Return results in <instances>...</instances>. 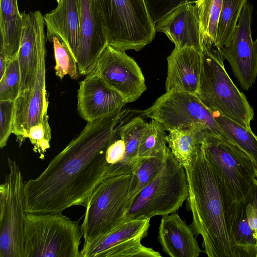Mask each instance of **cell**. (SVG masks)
<instances>
[{
    "label": "cell",
    "instance_id": "obj_1",
    "mask_svg": "<svg viewBox=\"0 0 257 257\" xmlns=\"http://www.w3.org/2000/svg\"><path fill=\"white\" fill-rule=\"evenodd\" d=\"M122 110L88 122L37 177L25 182L26 213H61L86 207L104 178L106 149Z\"/></svg>",
    "mask_w": 257,
    "mask_h": 257
},
{
    "label": "cell",
    "instance_id": "obj_2",
    "mask_svg": "<svg viewBox=\"0 0 257 257\" xmlns=\"http://www.w3.org/2000/svg\"><path fill=\"white\" fill-rule=\"evenodd\" d=\"M187 205L192 215L190 225L201 235L208 257H241L231 230L234 203L206 158L201 145L185 170Z\"/></svg>",
    "mask_w": 257,
    "mask_h": 257
},
{
    "label": "cell",
    "instance_id": "obj_3",
    "mask_svg": "<svg viewBox=\"0 0 257 257\" xmlns=\"http://www.w3.org/2000/svg\"><path fill=\"white\" fill-rule=\"evenodd\" d=\"M201 53V70L196 95L210 109L219 112L251 131L253 108L226 72L219 48L203 46Z\"/></svg>",
    "mask_w": 257,
    "mask_h": 257
},
{
    "label": "cell",
    "instance_id": "obj_4",
    "mask_svg": "<svg viewBox=\"0 0 257 257\" xmlns=\"http://www.w3.org/2000/svg\"><path fill=\"white\" fill-rule=\"evenodd\" d=\"M79 220L61 213H26L24 257H81Z\"/></svg>",
    "mask_w": 257,
    "mask_h": 257
},
{
    "label": "cell",
    "instance_id": "obj_5",
    "mask_svg": "<svg viewBox=\"0 0 257 257\" xmlns=\"http://www.w3.org/2000/svg\"><path fill=\"white\" fill-rule=\"evenodd\" d=\"M108 45L125 51H139L151 43L155 24L145 0H94Z\"/></svg>",
    "mask_w": 257,
    "mask_h": 257
},
{
    "label": "cell",
    "instance_id": "obj_6",
    "mask_svg": "<svg viewBox=\"0 0 257 257\" xmlns=\"http://www.w3.org/2000/svg\"><path fill=\"white\" fill-rule=\"evenodd\" d=\"M132 174L103 179L92 192L81 226L86 245L108 233L126 219L134 197Z\"/></svg>",
    "mask_w": 257,
    "mask_h": 257
},
{
    "label": "cell",
    "instance_id": "obj_7",
    "mask_svg": "<svg viewBox=\"0 0 257 257\" xmlns=\"http://www.w3.org/2000/svg\"><path fill=\"white\" fill-rule=\"evenodd\" d=\"M204 154L234 203L246 204L251 197L257 166L235 144L205 131Z\"/></svg>",
    "mask_w": 257,
    "mask_h": 257
},
{
    "label": "cell",
    "instance_id": "obj_8",
    "mask_svg": "<svg viewBox=\"0 0 257 257\" xmlns=\"http://www.w3.org/2000/svg\"><path fill=\"white\" fill-rule=\"evenodd\" d=\"M188 197L186 171L169 149L161 172L135 197L126 219H151L176 212Z\"/></svg>",
    "mask_w": 257,
    "mask_h": 257
},
{
    "label": "cell",
    "instance_id": "obj_9",
    "mask_svg": "<svg viewBox=\"0 0 257 257\" xmlns=\"http://www.w3.org/2000/svg\"><path fill=\"white\" fill-rule=\"evenodd\" d=\"M141 111L144 117L158 122L165 131L200 125L206 131L234 143L218 124L212 110L201 101L196 94L166 92L151 106Z\"/></svg>",
    "mask_w": 257,
    "mask_h": 257
},
{
    "label": "cell",
    "instance_id": "obj_10",
    "mask_svg": "<svg viewBox=\"0 0 257 257\" xmlns=\"http://www.w3.org/2000/svg\"><path fill=\"white\" fill-rule=\"evenodd\" d=\"M8 165L0 185V257H24L25 182L15 161L8 158Z\"/></svg>",
    "mask_w": 257,
    "mask_h": 257
},
{
    "label": "cell",
    "instance_id": "obj_11",
    "mask_svg": "<svg viewBox=\"0 0 257 257\" xmlns=\"http://www.w3.org/2000/svg\"><path fill=\"white\" fill-rule=\"evenodd\" d=\"M144 117L141 111L122 110L106 150L104 178L132 174L138 166L140 141L146 123Z\"/></svg>",
    "mask_w": 257,
    "mask_h": 257
},
{
    "label": "cell",
    "instance_id": "obj_12",
    "mask_svg": "<svg viewBox=\"0 0 257 257\" xmlns=\"http://www.w3.org/2000/svg\"><path fill=\"white\" fill-rule=\"evenodd\" d=\"M150 218L125 219L108 233L82 247L81 257H161L141 243L148 234Z\"/></svg>",
    "mask_w": 257,
    "mask_h": 257
},
{
    "label": "cell",
    "instance_id": "obj_13",
    "mask_svg": "<svg viewBox=\"0 0 257 257\" xmlns=\"http://www.w3.org/2000/svg\"><path fill=\"white\" fill-rule=\"evenodd\" d=\"M46 54L45 47L39 55L34 85L20 91L14 101L13 134L16 136L19 146L28 138L33 126L41 123L50 127L46 89Z\"/></svg>",
    "mask_w": 257,
    "mask_h": 257
},
{
    "label": "cell",
    "instance_id": "obj_14",
    "mask_svg": "<svg viewBox=\"0 0 257 257\" xmlns=\"http://www.w3.org/2000/svg\"><path fill=\"white\" fill-rule=\"evenodd\" d=\"M126 103L138 99L147 89L142 71L136 61L124 51L107 45L94 68Z\"/></svg>",
    "mask_w": 257,
    "mask_h": 257
},
{
    "label": "cell",
    "instance_id": "obj_15",
    "mask_svg": "<svg viewBox=\"0 0 257 257\" xmlns=\"http://www.w3.org/2000/svg\"><path fill=\"white\" fill-rule=\"evenodd\" d=\"M252 6L244 5L231 42L219 49L241 87L247 90L257 77V55L251 38Z\"/></svg>",
    "mask_w": 257,
    "mask_h": 257
},
{
    "label": "cell",
    "instance_id": "obj_16",
    "mask_svg": "<svg viewBox=\"0 0 257 257\" xmlns=\"http://www.w3.org/2000/svg\"><path fill=\"white\" fill-rule=\"evenodd\" d=\"M126 103L122 95L108 84L95 69L79 82L77 109L87 122L120 111Z\"/></svg>",
    "mask_w": 257,
    "mask_h": 257
},
{
    "label": "cell",
    "instance_id": "obj_17",
    "mask_svg": "<svg viewBox=\"0 0 257 257\" xmlns=\"http://www.w3.org/2000/svg\"><path fill=\"white\" fill-rule=\"evenodd\" d=\"M80 41L77 63L81 75L94 69L108 45L102 20L94 0H79Z\"/></svg>",
    "mask_w": 257,
    "mask_h": 257
},
{
    "label": "cell",
    "instance_id": "obj_18",
    "mask_svg": "<svg viewBox=\"0 0 257 257\" xmlns=\"http://www.w3.org/2000/svg\"><path fill=\"white\" fill-rule=\"evenodd\" d=\"M23 28L18 55L21 71L20 91L32 87L36 79L39 54L46 47L44 16L40 11L22 13Z\"/></svg>",
    "mask_w": 257,
    "mask_h": 257
},
{
    "label": "cell",
    "instance_id": "obj_19",
    "mask_svg": "<svg viewBox=\"0 0 257 257\" xmlns=\"http://www.w3.org/2000/svg\"><path fill=\"white\" fill-rule=\"evenodd\" d=\"M166 92L196 94L201 70V53L190 47L175 46L167 57Z\"/></svg>",
    "mask_w": 257,
    "mask_h": 257
},
{
    "label": "cell",
    "instance_id": "obj_20",
    "mask_svg": "<svg viewBox=\"0 0 257 257\" xmlns=\"http://www.w3.org/2000/svg\"><path fill=\"white\" fill-rule=\"evenodd\" d=\"M176 47L193 48L202 52L199 20L195 3L182 4L155 24Z\"/></svg>",
    "mask_w": 257,
    "mask_h": 257
},
{
    "label": "cell",
    "instance_id": "obj_21",
    "mask_svg": "<svg viewBox=\"0 0 257 257\" xmlns=\"http://www.w3.org/2000/svg\"><path fill=\"white\" fill-rule=\"evenodd\" d=\"M46 41L59 37L77 62L80 41L79 0H57V7L44 15Z\"/></svg>",
    "mask_w": 257,
    "mask_h": 257
},
{
    "label": "cell",
    "instance_id": "obj_22",
    "mask_svg": "<svg viewBox=\"0 0 257 257\" xmlns=\"http://www.w3.org/2000/svg\"><path fill=\"white\" fill-rule=\"evenodd\" d=\"M158 239L163 251L171 257H198L203 251L191 227L176 212L162 216Z\"/></svg>",
    "mask_w": 257,
    "mask_h": 257
},
{
    "label": "cell",
    "instance_id": "obj_23",
    "mask_svg": "<svg viewBox=\"0 0 257 257\" xmlns=\"http://www.w3.org/2000/svg\"><path fill=\"white\" fill-rule=\"evenodd\" d=\"M23 28V18L17 0H0V46L9 62L18 55Z\"/></svg>",
    "mask_w": 257,
    "mask_h": 257
},
{
    "label": "cell",
    "instance_id": "obj_24",
    "mask_svg": "<svg viewBox=\"0 0 257 257\" xmlns=\"http://www.w3.org/2000/svg\"><path fill=\"white\" fill-rule=\"evenodd\" d=\"M205 131L200 125L169 131L166 137L169 148L185 170L190 166L194 156L202 145Z\"/></svg>",
    "mask_w": 257,
    "mask_h": 257
},
{
    "label": "cell",
    "instance_id": "obj_25",
    "mask_svg": "<svg viewBox=\"0 0 257 257\" xmlns=\"http://www.w3.org/2000/svg\"><path fill=\"white\" fill-rule=\"evenodd\" d=\"M223 0H198L195 3L199 24L201 48L216 46Z\"/></svg>",
    "mask_w": 257,
    "mask_h": 257
},
{
    "label": "cell",
    "instance_id": "obj_26",
    "mask_svg": "<svg viewBox=\"0 0 257 257\" xmlns=\"http://www.w3.org/2000/svg\"><path fill=\"white\" fill-rule=\"evenodd\" d=\"M246 204L235 203L231 219L232 233L236 239L241 257H256L257 248L254 231L246 215Z\"/></svg>",
    "mask_w": 257,
    "mask_h": 257
},
{
    "label": "cell",
    "instance_id": "obj_27",
    "mask_svg": "<svg viewBox=\"0 0 257 257\" xmlns=\"http://www.w3.org/2000/svg\"><path fill=\"white\" fill-rule=\"evenodd\" d=\"M212 110L215 119L224 133L252 159L257 166V136L252 131L247 130L219 112Z\"/></svg>",
    "mask_w": 257,
    "mask_h": 257
},
{
    "label": "cell",
    "instance_id": "obj_28",
    "mask_svg": "<svg viewBox=\"0 0 257 257\" xmlns=\"http://www.w3.org/2000/svg\"><path fill=\"white\" fill-rule=\"evenodd\" d=\"M161 124L151 119L146 122L142 132L139 148L140 158L158 157L165 159L169 150L167 135Z\"/></svg>",
    "mask_w": 257,
    "mask_h": 257
},
{
    "label": "cell",
    "instance_id": "obj_29",
    "mask_svg": "<svg viewBox=\"0 0 257 257\" xmlns=\"http://www.w3.org/2000/svg\"><path fill=\"white\" fill-rule=\"evenodd\" d=\"M247 0H223L217 28L216 46L229 44L233 36L242 9Z\"/></svg>",
    "mask_w": 257,
    "mask_h": 257
},
{
    "label": "cell",
    "instance_id": "obj_30",
    "mask_svg": "<svg viewBox=\"0 0 257 257\" xmlns=\"http://www.w3.org/2000/svg\"><path fill=\"white\" fill-rule=\"evenodd\" d=\"M165 160L158 157L141 158L132 174L131 194L134 198L157 176L162 169Z\"/></svg>",
    "mask_w": 257,
    "mask_h": 257
},
{
    "label": "cell",
    "instance_id": "obj_31",
    "mask_svg": "<svg viewBox=\"0 0 257 257\" xmlns=\"http://www.w3.org/2000/svg\"><path fill=\"white\" fill-rule=\"evenodd\" d=\"M53 43L55 66V74L60 79L68 75L73 79H77L79 72L77 63L65 44L57 36H54Z\"/></svg>",
    "mask_w": 257,
    "mask_h": 257
},
{
    "label": "cell",
    "instance_id": "obj_32",
    "mask_svg": "<svg viewBox=\"0 0 257 257\" xmlns=\"http://www.w3.org/2000/svg\"><path fill=\"white\" fill-rule=\"evenodd\" d=\"M21 71L18 56L0 78V100L15 101L20 92Z\"/></svg>",
    "mask_w": 257,
    "mask_h": 257
},
{
    "label": "cell",
    "instance_id": "obj_33",
    "mask_svg": "<svg viewBox=\"0 0 257 257\" xmlns=\"http://www.w3.org/2000/svg\"><path fill=\"white\" fill-rule=\"evenodd\" d=\"M28 139L33 146V151L39 154L40 159H44L47 150L50 148V127L41 123L33 126L30 130Z\"/></svg>",
    "mask_w": 257,
    "mask_h": 257
},
{
    "label": "cell",
    "instance_id": "obj_34",
    "mask_svg": "<svg viewBox=\"0 0 257 257\" xmlns=\"http://www.w3.org/2000/svg\"><path fill=\"white\" fill-rule=\"evenodd\" d=\"M14 101L0 100V147L6 146L13 133Z\"/></svg>",
    "mask_w": 257,
    "mask_h": 257
},
{
    "label": "cell",
    "instance_id": "obj_35",
    "mask_svg": "<svg viewBox=\"0 0 257 257\" xmlns=\"http://www.w3.org/2000/svg\"><path fill=\"white\" fill-rule=\"evenodd\" d=\"M145 1L155 24L179 6L186 3H196L198 1V0Z\"/></svg>",
    "mask_w": 257,
    "mask_h": 257
},
{
    "label": "cell",
    "instance_id": "obj_36",
    "mask_svg": "<svg viewBox=\"0 0 257 257\" xmlns=\"http://www.w3.org/2000/svg\"><path fill=\"white\" fill-rule=\"evenodd\" d=\"M10 62L4 49L0 46V78L4 75Z\"/></svg>",
    "mask_w": 257,
    "mask_h": 257
},
{
    "label": "cell",
    "instance_id": "obj_37",
    "mask_svg": "<svg viewBox=\"0 0 257 257\" xmlns=\"http://www.w3.org/2000/svg\"><path fill=\"white\" fill-rule=\"evenodd\" d=\"M256 14H257V13H256ZM253 44H254V50H255V52L257 55V37H256V39H255V40L253 42Z\"/></svg>",
    "mask_w": 257,
    "mask_h": 257
},
{
    "label": "cell",
    "instance_id": "obj_38",
    "mask_svg": "<svg viewBox=\"0 0 257 257\" xmlns=\"http://www.w3.org/2000/svg\"><path fill=\"white\" fill-rule=\"evenodd\" d=\"M255 239H256V248H257V232L255 234ZM256 257H257V255H256Z\"/></svg>",
    "mask_w": 257,
    "mask_h": 257
},
{
    "label": "cell",
    "instance_id": "obj_39",
    "mask_svg": "<svg viewBox=\"0 0 257 257\" xmlns=\"http://www.w3.org/2000/svg\"><path fill=\"white\" fill-rule=\"evenodd\" d=\"M255 178L257 179V171H256V174Z\"/></svg>",
    "mask_w": 257,
    "mask_h": 257
}]
</instances>
